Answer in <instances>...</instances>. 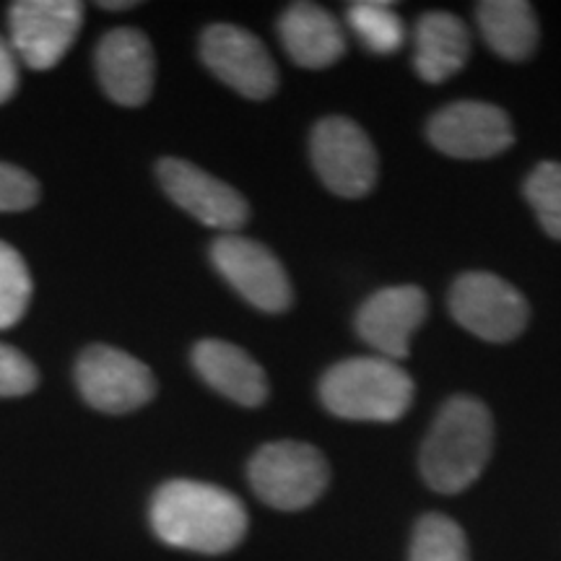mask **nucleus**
I'll use <instances>...</instances> for the list:
<instances>
[{
	"label": "nucleus",
	"mask_w": 561,
	"mask_h": 561,
	"mask_svg": "<svg viewBox=\"0 0 561 561\" xmlns=\"http://www.w3.org/2000/svg\"><path fill=\"white\" fill-rule=\"evenodd\" d=\"M149 517L159 541L208 557L237 549L250 525L248 510L231 491L187 479L159 486Z\"/></svg>",
	"instance_id": "nucleus-1"
},
{
	"label": "nucleus",
	"mask_w": 561,
	"mask_h": 561,
	"mask_svg": "<svg viewBox=\"0 0 561 561\" xmlns=\"http://www.w3.org/2000/svg\"><path fill=\"white\" fill-rule=\"evenodd\" d=\"M491 447L494 421L486 405L468 396L450 398L421 447V476L439 494H460L483 473Z\"/></svg>",
	"instance_id": "nucleus-2"
},
{
	"label": "nucleus",
	"mask_w": 561,
	"mask_h": 561,
	"mask_svg": "<svg viewBox=\"0 0 561 561\" xmlns=\"http://www.w3.org/2000/svg\"><path fill=\"white\" fill-rule=\"evenodd\" d=\"M320 401L348 421H398L413 401V380L398 362L382 356L346 359L325 371Z\"/></svg>",
	"instance_id": "nucleus-3"
},
{
	"label": "nucleus",
	"mask_w": 561,
	"mask_h": 561,
	"mask_svg": "<svg viewBox=\"0 0 561 561\" xmlns=\"http://www.w3.org/2000/svg\"><path fill=\"white\" fill-rule=\"evenodd\" d=\"M248 476L257 500L280 512L310 507L331 483L325 455L305 442L263 445L252 455Z\"/></svg>",
	"instance_id": "nucleus-4"
},
{
	"label": "nucleus",
	"mask_w": 561,
	"mask_h": 561,
	"mask_svg": "<svg viewBox=\"0 0 561 561\" xmlns=\"http://www.w3.org/2000/svg\"><path fill=\"white\" fill-rule=\"evenodd\" d=\"M450 314L468 333L489 343L517 339L528 325V301L494 273H466L450 289Z\"/></svg>",
	"instance_id": "nucleus-5"
},
{
	"label": "nucleus",
	"mask_w": 561,
	"mask_h": 561,
	"mask_svg": "<svg viewBox=\"0 0 561 561\" xmlns=\"http://www.w3.org/2000/svg\"><path fill=\"white\" fill-rule=\"evenodd\" d=\"M310 153L314 172L341 198H364L377 185L375 146L348 117L333 115L314 125Z\"/></svg>",
	"instance_id": "nucleus-6"
},
{
	"label": "nucleus",
	"mask_w": 561,
	"mask_h": 561,
	"mask_svg": "<svg viewBox=\"0 0 561 561\" xmlns=\"http://www.w3.org/2000/svg\"><path fill=\"white\" fill-rule=\"evenodd\" d=\"M76 382L91 409L130 413L157 396V377L136 356L121 348L89 346L76 364Z\"/></svg>",
	"instance_id": "nucleus-7"
},
{
	"label": "nucleus",
	"mask_w": 561,
	"mask_h": 561,
	"mask_svg": "<svg viewBox=\"0 0 561 561\" xmlns=\"http://www.w3.org/2000/svg\"><path fill=\"white\" fill-rule=\"evenodd\" d=\"M210 261L231 289L257 310L284 312L291 307V280L265 244L240 234H224L210 248Z\"/></svg>",
	"instance_id": "nucleus-8"
},
{
	"label": "nucleus",
	"mask_w": 561,
	"mask_h": 561,
	"mask_svg": "<svg viewBox=\"0 0 561 561\" xmlns=\"http://www.w3.org/2000/svg\"><path fill=\"white\" fill-rule=\"evenodd\" d=\"M83 24L76 0H19L9 11L13 53L32 70H50L66 58Z\"/></svg>",
	"instance_id": "nucleus-9"
},
{
	"label": "nucleus",
	"mask_w": 561,
	"mask_h": 561,
	"mask_svg": "<svg viewBox=\"0 0 561 561\" xmlns=\"http://www.w3.org/2000/svg\"><path fill=\"white\" fill-rule=\"evenodd\" d=\"M201 58L216 79L248 100H268L278 89V68L255 34L214 24L201 37Z\"/></svg>",
	"instance_id": "nucleus-10"
},
{
	"label": "nucleus",
	"mask_w": 561,
	"mask_h": 561,
	"mask_svg": "<svg viewBox=\"0 0 561 561\" xmlns=\"http://www.w3.org/2000/svg\"><path fill=\"white\" fill-rule=\"evenodd\" d=\"M157 178L164 193L178 203L182 210L206 224L210 229H221L234 234L250 219V206L244 195L234 187L208 174L193 161L167 157L157 164Z\"/></svg>",
	"instance_id": "nucleus-11"
},
{
	"label": "nucleus",
	"mask_w": 561,
	"mask_h": 561,
	"mask_svg": "<svg viewBox=\"0 0 561 561\" xmlns=\"http://www.w3.org/2000/svg\"><path fill=\"white\" fill-rule=\"evenodd\" d=\"M432 146L453 159H489L515 144L507 112L486 102H455L426 128Z\"/></svg>",
	"instance_id": "nucleus-12"
},
{
	"label": "nucleus",
	"mask_w": 561,
	"mask_h": 561,
	"mask_svg": "<svg viewBox=\"0 0 561 561\" xmlns=\"http://www.w3.org/2000/svg\"><path fill=\"white\" fill-rule=\"evenodd\" d=\"M430 312V299L419 286H388L364 301L356 331L382 359L401 362L411 351V335Z\"/></svg>",
	"instance_id": "nucleus-13"
},
{
	"label": "nucleus",
	"mask_w": 561,
	"mask_h": 561,
	"mask_svg": "<svg viewBox=\"0 0 561 561\" xmlns=\"http://www.w3.org/2000/svg\"><path fill=\"white\" fill-rule=\"evenodd\" d=\"M96 76L112 102L123 107H140L151 100L157 79V58L151 39L144 32L112 30L96 47Z\"/></svg>",
	"instance_id": "nucleus-14"
},
{
	"label": "nucleus",
	"mask_w": 561,
	"mask_h": 561,
	"mask_svg": "<svg viewBox=\"0 0 561 561\" xmlns=\"http://www.w3.org/2000/svg\"><path fill=\"white\" fill-rule=\"evenodd\" d=\"M193 367L203 382L248 409H255L268 398V377L263 367L234 343L216 339L201 341L193 348Z\"/></svg>",
	"instance_id": "nucleus-15"
},
{
	"label": "nucleus",
	"mask_w": 561,
	"mask_h": 561,
	"mask_svg": "<svg viewBox=\"0 0 561 561\" xmlns=\"http://www.w3.org/2000/svg\"><path fill=\"white\" fill-rule=\"evenodd\" d=\"M284 50L301 68H328L346 53V34L331 11L314 3H294L278 21Z\"/></svg>",
	"instance_id": "nucleus-16"
},
{
	"label": "nucleus",
	"mask_w": 561,
	"mask_h": 561,
	"mask_svg": "<svg viewBox=\"0 0 561 561\" xmlns=\"http://www.w3.org/2000/svg\"><path fill=\"white\" fill-rule=\"evenodd\" d=\"M471 55V34L458 16L432 11L419 19L413 68L426 83H442L466 66Z\"/></svg>",
	"instance_id": "nucleus-17"
},
{
	"label": "nucleus",
	"mask_w": 561,
	"mask_h": 561,
	"mask_svg": "<svg viewBox=\"0 0 561 561\" xmlns=\"http://www.w3.org/2000/svg\"><path fill=\"white\" fill-rule=\"evenodd\" d=\"M486 45L504 60H525L538 45V19L525 0H486L476 9Z\"/></svg>",
	"instance_id": "nucleus-18"
},
{
	"label": "nucleus",
	"mask_w": 561,
	"mask_h": 561,
	"mask_svg": "<svg viewBox=\"0 0 561 561\" xmlns=\"http://www.w3.org/2000/svg\"><path fill=\"white\" fill-rule=\"evenodd\" d=\"M348 24L367 50L377 55H390L401 50L405 39V26L390 3L380 0H362L348 5Z\"/></svg>",
	"instance_id": "nucleus-19"
},
{
	"label": "nucleus",
	"mask_w": 561,
	"mask_h": 561,
	"mask_svg": "<svg viewBox=\"0 0 561 561\" xmlns=\"http://www.w3.org/2000/svg\"><path fill=\"white\" fill-rule=\"evenodd\" d=\"M409 561H471L466 533L445 515H424L411 538Z\"/></svg>",
	"instance_id": "nucleus-20"
},
{
	"label": "nucleus",
	"mask_w": 561,
	"mask_h": 561,
	"mask_svg": "<svg viewBox=\"0 0 561 561\" xmlns=\"http://www.w3.org/2000/svg\"><path fill=\"white\" fill-rule=\"evenodd\" d=\"M32 301V273L16 248L0 240V331L16 325Z\"/></svg>",
	"instance_id": "nucleus-21"
},
{
	"label": "nucleus",
	"mask_w": 561,
	"mask_h": 561,
	"mask_svg": "<svg viewBox=\"0 0 561 561\" xmlns=\"http://www.w3.org/2000/svg\"><path fill=\"white\" fill-rule=\"evenodd\" d=\"M525 198L536 210L538 224L553 240H561V164L541 161L525 180Z\"/></svg>",
	"instance_id": "nucleus-22"
},
{
	"label": "nucleus",
	"mask_w": 561,
	"mask_h": 561,
	"mask_svg": "<svg viewBox=\"0 0 561 561\" xmlns=\"http://www.w3.org/2000/svg\"><path fill=\"white\" fill-rule=\"evenodd\" d=\"M39 371L26 354L0 343V398H19L37 388Z\"/></svg>",
	"instance_id": "nucleus-23"
},
{
	"label": "nucleus",
	"mask_w": 561,
	"mask_h": 561,
	"mask_svg": "<svg viewBox=\"0 0 561 561\" xmlns=\"http://www.w3.org/2000/svg\"><path fill=\"white\" fill-rule=\"evenodd\" d=\"M39 182L16 164L0 161V214H19L37 206Z\"/></svg>",
	"instance_id": "nucleus-24"
},
{
	"label": "nucleus",
	"mask_w": 561,
	"mask_h": 561,
	"mask_svg": "<svg viewBox=\"0 0 561 561\" xmlns=\"http://www.w3.org/2000/svg\"><path fill=\"white\" fill-rule=\"evenodd\" d=\"M19 89V66L11 42L0 37V104L9 102Z\"/></svg>",
	"instance_id": "nucleus-25"
},
{
	"label": "nucleus",
	"mask_w": 561,
	"mask_h": 561,
	"mask_svg": "<svg viewBox=\"0 0 561 561\" xmlns=\"http://www.w3.org/2000/svg\"><path fill=\"white\" fill-rule=\"evenodd\" d=\"M104 11H128V9H136V3L133 0H117V3H110V0H104L100 3Z\"/></svg>",
	"instance_id": "nucleus-26"
}]
</instances>
